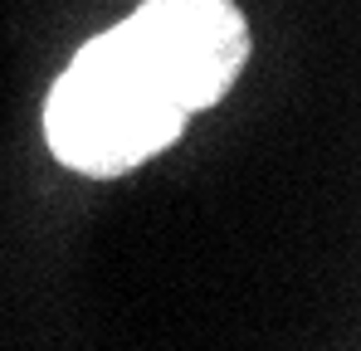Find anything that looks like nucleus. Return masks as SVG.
I'll list each match as a JSON object with an SVG mask.
<instances>
[{"instance_id":"f257e3e1","label":"nucleus","mask_w":361,"mask_h":351,"mask_svg":"<svg viewBox=\"0 0 361 351\" xmlns=\"http://www.w3.org/2000/svg\"><path fill=\"white\" fill-rule=\"evenodd\" d=\"M244 54L249 30L230 0H147L54 83L44 108L54 156L83 176L132 171L235 83Z\"/></svg>"}]
</instances>
